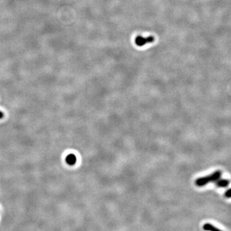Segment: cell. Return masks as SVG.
Here are the masks:
<instances>
[{
	"label": "cell",
	"instance_id": "52a82bcc",
	"mask_svg": "<svg viewBox=\"0 0 231 231\" xmlns=\"http://www.w3.org/2000/svg\"><path fill=\"white\" fill-rule=\"evenodd\" d=\"M3 117H4L3 113L1 112V111H0V119H2Z\"/></svg>",
	"mask_w": 231,
	"mask_h": 231
},
{
	"label": "cell",
	"instance_id": "3957f363",
	"mask_svg": "<svg viewBox=\"0 0 231 231\" xmlns=\"http://www.w3.org/2000/svg\"><path fill=\"white\" fill-rule=\"evenodd\" d=\"M66 162L68 165L73 166L77 162V157L73 154H70L66 156Z\"/></svg>",
	"mask_w": 231,
	"mask_h": 231
},
{
	"label": "cell",
	"instance_id": "5b68a950",
	"mask_svg": "<svg viewBox=\"0 0 231 231\" xmlns=\"http://www.w3.org/2000/svg\"><path fill=\"white\" fill-rule=\"evenodd\" d=\"M203 229L204 230L206 231H221L219 229H218L215 227L211 224H206L203 226Z\"/></svg>",
	"mask_w": 231,
	"mask_h": 231
},
{
	"label": "cell",
	"instance_id": "277c9868",
	"mask_svg": "<svg viewBox=\"0 0 231 231\" xmlns=\"http://www.w3.org/2000/svg\"><path fill=\"white\" fill-rule=\"evenodd\" d=\"M229 180L227 179H218L216 181V186L218 188L227 187L229 184Z\"/></svg>",
	"mask_w": 231,
	"mask_h": 231
},
{
	"label": "cell",
	"instance_id": "7a4b0ae2",
	"mask_svg": "<svg viewBox=\"0 0 231 231\" xmlns=\"http://www.w3.org/2000/svg\"><path fill=\"white\" fill-rule=\"evenodd\" d=\"M155 38L153 36H149L148 37H143L141 35H138L136 38V44L137 46H142L143 45H145L147 43H150V42H153L154 41Z\"/></svg>",
	"mask_w": 231,
	"mask_h": 231
},
{
	"label": "cell",
	"instance_id": "8992f818",
	"mask_svg": "<svg viewBox=\"0 0 231 231\" xmlns=\"http://www.w3.org/2000/svg\"><path fill=\"white\" fill-rule=\"evenodd\" d=\"M230 192H231L230 189H229L227 190L226 192H225V197L226 198H230V197H231Z\"/></svg>",
	"mask_w": 231,
	"mask_h": 231
},
{
	"label": "cell",
	"instance_id": "6da1fadb",
	"mask_svg": "<svg viewBox=\"0 0 231 231\" xmlns=\"http://www.w3.org/2000/svg\"><path fill=\"white\" fill-rule=\"evenodd\" d=\"M221 175V171L220 170H217L207 176L198 178L195 181V184L198 187H202L212 182H216L217 180L220 179Z\"/></svg>",
	"mask_w": 231,
	"mask_h": 231
}]
</instances>
